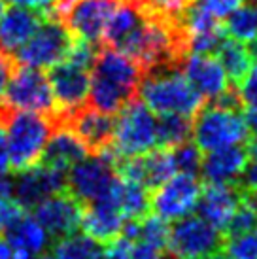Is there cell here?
Listing matches in <instances>:
<instances>
[{
	"label": "cell",
	"mask_w": 257,
	"mask_h": 259,
	"mask_svg": "<svg viewBox=\"0 0 257 259\" xmlns=\"http://www.w3.org/2000/svg\"><path fill=\"white\" fill-rule=\"evenodd\" d=\"M144 70L125 53L100 46L91 66L87 106L106 115H115L138 93Z\"/></svg>",
	"instance_id": "cell-1"
},
{
	"label": "cell",
	"mask_w": 257,
	"mask_h": 259,
	"mask_svg": "<svg viewBox=\"0 0 257 259\" xmlns=\"http://www.w3.org/2000/svg\"><path fill=\"white\" fill-rule=\"evenodd\" d=\"M138 95L155 115L180 114L193 117L204 104V99L187 81L180 65H163L146 70L138 85Z\"/></svg>",
	"instance_id": "cell-2"
},
{
	"label": "cell",
	"mask_w": 257,
	"mask_h": 259,
	"mask_svg": "<svg viewBox=\"0 0 257 259\" xmlns=\"http://www.w3.org/2000/svg\"><path fill=\"white\" fill-rule=\"evenodd\" d=\"M0 119L6 127L10 166L14 172L27 170L42 161L46 144L55 127V117L36 112L0 106Z\"/></svg>",
	"instance_id": "cell-3"
},
{
	"label": "cell",
	"mask_w": 257,
	"mask_h": 259,
	"mask_svg": "<svg viewBox=\"0 0 257 259\" xmlns=\"http://www.w3.org/2000/svg\"><path fill=\"white\" fill-rule=\"evenodd\" d=\"M191 138L202 153L227 146H244L250 131L242 117V108H227L220 104H202L193 115Z\"/></svg>",
	"instance_id": "cell-4"
},
{
	"label": "cell",
	"mask_w": 257,
	"mask_h": 259,
	"mask_svg": "<svg viewBox=\"0 0 257 259\" xmlns=\"http://www.w3.org/2000/svg\"><path fill=\"white\" fill-rule=\"evenodd\" d=\"M115 115L112 148L119 157H136L157 148V115L140 99L135 97Z\"/></svg>",
	"instance_id": "cell-5"
},
{
	"label": "cell",
	"mask_w": 257,
	"mask_h": 259,
	"mask_svg": "<svg viewBox=\"0 0 257 259\" xmlns=\"http://www.w3.org/2000/svg\"><path fill=\"white\" fill-rule=\"evenodd\" d=\"M74 38L59 19L46 17L34 34L14 53L17 65L30 68H51L64 61Z\"/></svg>",
	"instance_id": "cell-6"
},
{
	"label": "cell",
	"mask_w": 257,
	"mask_h": 259,
	"mask_svg": "<svg viewBox=\"0 0 257 259\" xmlns=\"http://www.w3.org/2000/svg\"><path fill=\"white\" fill-rule=\"evenodd\" d=\"M2 104L10 110L36 112L51 117L57 115L50 79L40 68H30V66L15 65L6 85Z\"/></svg>",
	"instance_id": "cell-7"
},
{
	"label": "cell",
	"mask_w": 257,
	"mask_h": 259,
	"mask_svg": "<svg viewBox=\"0 0 257 259\" xmlns=\"http://www.w3.org/2000/svg\"><path fill=\"white\" fill-rule=\"evenodd\" d=\"M223 244V233L214 229L199 216H186L170 223L166 250L174 259H197L218 253Z\"/></svg>",
	"instance_id": "cell-8"
},
{
	"label": "cell",
	"mask_w": 257,
	"mask_h": 259,
	"mask_svg": "<svg viewBox=\"0 0 257 259\" xmlns=\"http://www.w3.org/2000/svg\"><path fill=\"white\" fill-rule=\"evenodd\" d=\"M200 182L193 174L176 172L161 186L151 189V212L168 223L191 216L200 197Z\"/></svg>",
	"instance_id": "cell-9"
},
{
	"label": "cell",
	"mask_w": 257,
	"mask_h": 259,
	"mask_svg": "<svg viewBox=\"0 0 257 259\" xmlns=\"http://www.w3.org/2000/svg\"><path fill=\"white\" fill-rule=\"evenodd\" d=\"M89 78H91L89 68L66 61V59L57 63L55 66H51L48 79H50L51 93H53V101H55V108H57L55 119L66 117V115L78 112L79 108L87 106Z\"/></svg>",
	"instance_id": "cell-10"
},
{
	"label": "cell",
	"mask_w": 257,
	"mask_h": 259,
	"mask_svg": "<svg viewBox=\"0 0 257 259\" xmlns=\"http://www.w3.org/2000/svg\"><path fill=\"white\" fill-rule=\"evenodd\" d=\"M117 178L114 163H110L104 155L93 153L87 155L66 172V189L79 202H93L108 193L114 180Z\"/></svg>",
	"instance_id": "cell-11"
},
{
	"label": "cell",
	"mask_w": 257,
	"mask_h": 259,
	"mask_svg": "<svg viewBox=\"0 0 257 259\" xmlns=\"http://www.w3.org/2000/svg\"><path fill=\"white\" fill-rule=\"evenodd\" d=\"M81 212L83 202H79L68 189H63L36 204L34 220L42 225L48 237L59 240L70 237L78 231L81 223Z\"/></svg>",
	"instance_id": "cell-12"
},
{
	"label": "cell",
	"mask_w": 257,
	"mask_h": 259,
	"mask_svg": "<svg viewBox=\"0 0 257 259\" xmlns=\"http://www.w3.org/2000/svg\"><path fill=\"white\" fill-rule=\"evenodd\" d=\"M121 0H74L66 14L59 19L74 40L99 44L110 15Z\"/></svg>",
	"instance_id": "cell-13"
},
{
	"label": "cell",
	"mask_w": 257,
	"mask_h": 259,
	"mask_svg": "<svg viewBox=\"0 0 257 259\" xmlns=\"http://www.w3.org/2000/svg\"><path fill=\"white\" fill-rule=\"evenodd\" d=\"M63 189H66V172L46 165L42 161L27 170L17 172L15 182H12L15 201L23 208H34L38 202Z\"/></svg>",
	"instance_id": "cell-14"
},
{
	"label": "cell",
	"mask_w": 257,
	"mask_h": 259,
	"mask_svg": "<svg viewBox=\"0 0 257 259\" xmlns=\"http://www.w3.org/2000/svg\"><path fill=\"white\" fill-rule=\"evenodd\" d=\"M115 172L123 180L142 184L151 191L168 178H172L176 174V166L172 161L170 150L153 148L151 151L142 153V155L121 159L115 166Z\"/></svg>",
	"instance_id": "cell-15"
},
{
	"label": "cell",
	"mask_w": 257,
	"mask_h": 259,
	"mask_svg": "<svg viewBox=\"0 0 257 259\" xmlns=\"http://www.w3.org/2000/svg\"><path fill=\"white\" fill-rule=\"evenodd\" d=\"M180 25L184 30L187 53H214L225 38L222 19L204 12L193 0L180 14Z\"/></svg>",
	"instance_id": "cell-16"
},
{
	"label": "cell",
	"mask_w": 257,
	"mask_h": 259,
	"mask_svg": "<svg viewBox=\"0 0 257 259\" xmlns=\"http://www.w3.org/2000/svg\"><path fill=\"white\" fill-rule=\"evenodd\" d=\"M180 68L204 101H216L233 87L220 61L212 53H187L182 59Z\"/></svg>",
	"instance_id": "cell-17"
},
{
	"label": "cell",
	"mask_w": 257,
	"mask_h": 259,
	"mask_svg": "<svg viewBox=\"0 0 257 259\" xmlns=\"http://www.w3.org/2000/svg\"><path fill=\"white\" fill-rule=\"evenodd\" d=\"M242 201V191L236 186L225 184H206L200 189V197L197 202V216L210 223L220 233L225 231L233 214Z\"/></svg>",
	"instance_id": "cell-18"
},
{
	"label": "cell",
	"mask_w": 257,
	"mask_h": 259,
	"mask_svg": "<svg viewBox=\"0 0 257 259\" xmlns=\"http://www.w3.org/2000/svg\"><path fill=\"white\" fill-rule=\"evenodd\" d=\"M248 159L250 155L244 146H227L214 151H206V155H202L199 174L206 184L236 186Z\"/></svg>",
	"instance_id": "cell-19"
},
{
	"label": "cell",
	"mask_w": 257,
	"mask_h": 259,
	"mask_svg": "<svg viewBox=\"0 0 257 259\" xmlns=\"http://www.w3.org/2000/svg\"><path fill=\"white\" fill-rule=\"evenodd\" d=\"M59 121L66 123L78 138L85 144L89 151H100L112 144V135H114V117L106 114H100L91 106H83L78 112L61 117Z\"/></svg>",
	"instance_id": "cell-20"
},
{
	"label": "cell",
	"mask_w": 257,
	"mask_h": 259,
	"mask_svg": "<svg viewBox=\"0 0 257 259\" xmlns=\"http://www.w3.org/2000/svg\"><path fill=\"white\" fill-rule=\"evenodd\" d=\"M89 155L85 144L78 138V135L66 125L55 119V127L51 131V137L46 144L42 155V163L68 172L72 166Z\"/></svg>",
	"instance_id": "cell-21"
},
{
	"label": "cell",
	"mask_w": 257,
	"mask_h": 259,
	"mask_svg": "<svg viewBox=\"0 0 257 259\" xmlns=\"http://www.w3.org/2000/svg\"><path fill=\"white\" fill-rule=\"evenodd\" d=\"M46 15L30 8L14 6L0 17V51L14 55L42 25Z\"/></svg>",
	"instance_id": "cell-22"
},
{
	"label": "cell",
	"mask_w": 257,
	"mask_h": 259,
	"mask_svg": "<svg viewBox=\"0 0 257 259\" xmlns=\"http://www.w3.org/2000/svg\"><path fill=\"white\" fill-rule=\"evenodd\" d=\"M4 238L15 253H25L30 257H38L50 246V237L36 222L34 216L23 214L14 225H10L4 233Z\"/></svg>",
	"instance_id": "cell-23"
},
{
	"label": "cell",
	"mask_w": 257,
	"mask_h": 259,
	"mask_svg": "<svg viewBox=\"0 0 257 259\" xmlns=\"http://www.w3.org/2000/svg\"><path fill=\"white\" fill-rule=\"evenodd\" d=\"M214 53L216 59L222 65L225 76H227L229 83L236 89L238 83L246 78V74L250 72L251 65H253V57H251L248 46L225 36Z\"/></svg>",
	"instance_id": "cell-24"
},
{
	"label": "cell",
	"mask_w": 257,
	"mask_h": 259,
	"mask_svg": "<svg viewBox=\"0 0 257 259\" xmlns=\"http://www.w3.org/2000/svg\"><path fill=\"white\" fill-rule=\"evenodd\" d=\"M117 206L125 220L140 222L151 212V191L142 184L119 178L117 186Z\"/></svg>",
	"instance_id": "cell-25"
},
{
	"label": "cell",
	"mask_w": 257,
	"mask_h": 259,
	"mask_svg": "<svg viewBox=\"0 0 257 259\" xmlns=\"http://www.w3.org/2000/svg\"><path fill=\"white\" fill-rule=\"evenodd\" d=\"M225 36L238 40L242 44H250L257 38V2L244 0L235 12L227 15L223 25Z\"/></svg>",
	"instance_id": "cell-26"
},
{
	"label": "cell",
	"mask_w": 257,
	"mask_h": 259,
	"mask_svg": "<svg viewBox=\"0 0 257 259\" xmlns=\"http://www.w3.org/2000/svg\"><path fill=\"white\" fill-rule=\"evenodd\" d=\"M53 257L55 259H102L104 246L99 244L87 235H70L55 240L53 246Z\"/></svg>",
	"instance_id": "cell-27"
},
{
	"label": "cell",
	"mask_w": 257,
	"mask_h": 259,
	"mask_svg": "<svg viewBox=\"0 0 257 259\" xmlns=\"http://www.w3.org/2000/svg\"><path fill=\"white\" fill-rule=\"evenodd\" d=\"M191 140V117L180 114L157 115V146L172 150Z\"/></svg>",
	"instance_id": "cell-28"
},
{
	"label": "cell",
	"mask_w": 257,
	"mask_h": 259,
	"mask_svg": "<svg viewBox=\"0 0 257 259\" xmlns=\"http://www.w3.org/2000/svg\"><path fill=\"white\" fill-rule=\"evenodd\" d=\"M168 235H170V223L153 212H150L148 216H144L138 222V240L157 248L161 252L166 250Z\"/></svg>",
	"instance_id": "cell-29"
},
{
	"label": "cell",
	"mask_w": 257,
	"mask_h": 259,
	"mask_svg": "<svg viewBox=\"0 0 257 259\" xmlns=\"http://www.w3.org/2000/svg\"><path fill=\"white\" fill-rule=\"evenodd\" d=\"M222 259H257V227L238 237H223Z\"/></svg>",
	"instance_id": "cell-30"
},
{
	"label": "cell",
	"mask_w": 257,
	"mask_h": 259,
	"mask_svg": "<svg viewBox=\"0 0 257 259\" xmlns=\"http://www.w3.org/2000/svg\"><path fill=\"white\" fill-rule=\"evenodd\" d=\"M170 153H172L174 166H176V172L199 176L200 163H202V151L195 146V142L187 140L184 144L172 148Z\"/></svg>",
	"instance_id": "cell-31"
},
{
	"label": "cell",
	"mask_w": 257,
	"mask_h": 259,
	"mask_svg": "<svg viewBox=\"0 0 257 259\" xmlns=\"http://www.w3.org/2000/svg\"><path fill=\"white\" fill-rule=\"evenodd\" d=\"M257 227V212L248 202L240 201L236 212L233 214L229 225L223 231V237H238L244 233H250Z\"/></svg>",
	"instance_id": "cell-32"
},
{
	"label": "cell",
	"mask_w": 257,
	"mask_h": 259,
	"mask_svg": "<svg viewBox=\"0 0 257 259\" xmlns=\"http://www.w3.org/2000/svg\"><path fill=\"white\" fill-rule=\"evenodd\" d=\"M193 2L218 19H225L231 12H235L236 8L242 4L244 0H193Z\"/></svg>",
	"instance_id": "cell-33"
},
{
	"label": "cell",
	"mask_w": 257,
	"mask_h": 259,
	"mask_svg": "<svg viewBox=\"0 0 257 259\" xmlns=\"http://www.w3.org/2000/svg\"><path fill=\"white\" fill-rule=\"evenodd\" d=\"M238 99L242 102V106L248 104H257V63L251 65L250 72L246 74V78L236 87Z\"/></svg>",
	"instance_id": "cell-34"
},
{
	"label": "cell",
	"mask_w": 257,
	"mask_h": 259,
	"mask_svg": "<svg viewBox=\"0 0 257 259\" xmlns=\"http://www.w3.org/2000/svg\"><path fill=\"white\" fill-rule=\"evenodd\" d=\"M23 214H25V208L15 199H10V197L0 199V233H4L10 225H14Z\"/></svg>",
	"instance_id": "cell-35"
},
{
	"label": "cell",
	"mask_w": 257,
	"mask_h": 259,
	"mask_svg": "<svg viewBox=\"0 0 257 259\" xmlns=\"http://www.w3.org/2000/svg\"><path fill=\"white\" fill-rule=\"evenodd\" d=\"M142 6L150 8L153 12H159V14L170 15V17H178L191 0H138Z\"/></svg>",
	"instance_id": "cell-36"
},
{
	"label": "cell",
	"mask_w": 257,
	"mask_h": 259,
	"mask_svg": "<svg viewBox=\"0 0 257 259\" xmlns=\"http://www.w3.org/2000/svg\"><path fill=\"white\" fill-rule=\"evenodd\" d=\"M236 187L242 193L257 191V159H248V163L244 166L240 178L236 182Z\"/></svg>",
	"instance_id": "cell-37"
},
{
	"label": "cell",
	"mask_w": 257,
	"mask_h": 259,
	"mask_svg": "<svg viewBox=\"0 0 257 259\" xmlns=\"http://www.w3.org/2000/svg\"><path fill=\"white\" fill-rule=\"evenodd\" d=\"M15 59L14 55H8L4 51H0V106L4 102V93H6V85L10 81V76L15 68Z\"/></svg>",
	"instance_id": "cell-38"
},
{
	"label": "cell",
	"mask_w": 257,
	"mask_h": 259,
	"mask_svg": "<svg viewBox=\"0 0 257 259\" xmlns=\"http://www.w3.org/2000/svg\"><path fill=\"white\" fill-rule=\"evenodd\" d=\"M128 259H164L163 252L153 248L150 244H144L140 240H136L133 244V250H131V257Z\"/></svg>",
	"instance_id": "cell-39"
},
{
	"label": "cell",
	"mask_w": 257,
	"mask_h": 259,
	"mask_svg": "<svg viewBox=\"0 0 257 259\" xmlns=\"http://www.w3.org/2000/svg\"><path fill=\"white\" fill-rule=\"evenodd\" d=\"M12 170L10 166V150H8V137L6 127L0 119V176H6Z\"/></svg>",
	"instance_id": "cell-40"
},
{
	"label": "cell",
	"mask_w": 257,
	"mask_h": 259,
	"mask_svg": "<svg viewBox=\"0 0 257 259\" xmlns=\"http://www.w3.org/2000/svg\"><path fill=\"white\" fill-rule=\"evenodd\" d=\"M14 6H23V8H30V10H36L44 14L46 17L51 14V8L55 4V0H10Z\"/></svg>",
	"instance_id": "cell-41"
},
{
	"label": "cell",
	"mask_w": 257,
	"mask_h": 259,
	"mask_svg": "<svg viewBox=\"0 0 257 259\" xmlns=\"http://www.w3.org/2000/svg\"><path fill=\"white\" fill-rule=\"evenodd\" d=\"M242 117L250 135H257V104H248L242 108Z\"/></svg>",
	"instance_id": "cell-42"
},
{
	"label": "cell",
	"mask_w": 257,
	"mask_h": 259,
	"mask_svg": "<svg viewBox=\"0 0 257 259\" xmlns=\"http://www.w3.org/2000/svg\"><path fill=\"white\" fill-rule=\"evenodd\" d=\"M12 248H10V244L6 242V238L0 235V259H12Z\"/></svg>",
	"instance_id": "cell-43"
},
{
	"label": "cell",
	"mask_w": 257,
	"mask_h": 259,
	"mask_svg": "<svg viewBox=\"0 0 257 259\" xmlns=\"http://www.w3.org/2000/svg\"><path fill=\"white\" fill-rule=\"evenodd\" d=\"M12 193V182L6 180L4 176H0V199H6Z\"/></svg>",
	"instance_id": "cell-44"
},
{
	"label": "cell",
	"mask_w": 257,
	"mask_h": 259,
	"mask_svg": "<svg viewBox=\"0 0 257 259\" xmlns=\"http://www.w3.org/2000/svg\"><path fill=\"white\" fill-rule=\"evenodd\" d=\"M248 155H250V159H257V135L250 140V144H248Z\"/></svg>",
	"instance_id": "cell-45"
},
{
	"label": "cell",
	"mask_w": 257,
	"mask_h": 259,
	"mask_svg": "<svg viewBox=\"0 0 257 259\" xmlns=\"http://www.w3.org/2000/svg\"><path fill=\"white\" fill-rule=\"evenodd\" d=\"M248 50H250L251 57H253V59L257 61V38L253 40V42H250V46H248Z\"/></svg>",
	"instance_id": "cell-46"
},
{
	"label": "cell",
	"mask_w": 257,
	"mask_h": 259,
	"mask_svg": "<svg viewBox=\"0 0 257 259\" xmlns=\"http://www.w3.org/2000/svg\"><path fill=\"white\" fill-rule=\"evenodd\" d=\"M197 259H222V255L218 252V253H210V255H202V257H197Z\"/></svg>",
	"instance_id": "cell-47"
},
{
	"label": "cell",
	"mask_w": 257,
	"mask_h": 259,
	"mask_svg": "<svg viewBox=\"0 0 257 259\" xmlns=\"http://www.w3.org/2000/svg\"><path fill=\"white\" fill-rule=\"evenodd\" d=\"M4 12H6V0H0V17L4 15Z\"/></svg>",
	"instance_id": "cell-48"
},
{
	"label": "cell",
	"mask_w": 257,
	"mask_h": 259,
	"mask_svg": "<svg viewBox=\"0 0 257 259\" xmlns=\"http://www.w3.org/2000/svg\"><path fill=\"white\" fill-rule=\"evenodd\" d=\"M38 259H55V257H53V253H40Z\"/></svg>",
	"instance_id": "cell-49"
},
{
	"label": "cell",
	"mask_w": 257,
	"mask_h": 259,
	"mask_svg": "<svg viewBox=\"0 0 257 259\" xmlns=\"http://www.w3.org/2000/svg\"><path fill=\"white\" fill-rule=\"evenodd\" d=\"M246 2H257V0H246Z\"/></svg>",
	"instance_id": "cell-50"
}]
</instances>
